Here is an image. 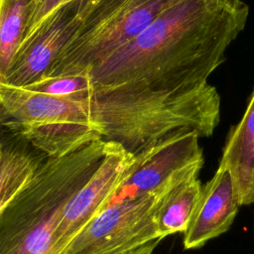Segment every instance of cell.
Segmentation results:
<instances>
[{
  "label": "cell",
  "mask_w": 254,
  "mask_h": 254,
  "mask_svg": "<svg viewBox=\"0 0 254 254\" xmlns=\"http://www.w3.org/2000/svg\"><path fill=\"white\" fill-rule=\"evenodd\" d=\"M248 15L242 0H179L89 76L98 86H201L224 62L226 49L243 31Z\"/></svg>",
  "instance_id": "obj_1"
},
{
  "label": "cell",
  "mask_w": 254,
  "mask_h": 254,
  "mask_svg": "<svg viewBox=\"0 0 254 254\" xmlns=\"http://www.w3.org/2000/svg\"><path fill=\"white\" fill-rule=\"evenodd\" d=\"M74 95L100 127L102 139L134 155L181 131L209 137L220 116V96L208 83L179 90L94 85Z\"/></svg>",
  "instance_id": "obj_2"
},
{
  "label": "cell",
  "mask_w": 254,
  "mask_h": 254,
  "mask_svg": "<svg viewBox=\"0 0 254 254\" xmlns=\"http://www.w3.org/2000/svg\"><path fill=\"white\" fill-rule=\"evenodd\" d=\"M105 149L100 139L45 159L31 183L0 210V254H54L67 206L101 164Z\"/></svg>",
  "instance_id": "obj_3"
},
{
  "label": "cell",
  "mask_w": 254,
  "mask_h": 254,
  "mask_svg": "<svg viewBox=\"0 0 254 254\" xmlns=\"http://www.w3.org/2000/svg\"><path fill=\"white\" fill-rule=\"evenodd\" d=\"M1 122L47 157H63L102 139L77 96H54L0 83Z\"/></svg>",
  "instance_id": "obj_4"
},
{
  "label": "cell",
  "mask_w": 254,
  "mask_h": 254,
  "mask_svg": "<svg viewBox=\"0 0 254 254\" xmlns=\"http://www.w3.org/2000/svg\"><path fill=\"white\" fill-rule=\"evenodd\" d=\"M179 0H82L80 23L42 77L90 72Z\"/></svg>",
  "instance_id": "obj_5"
},
{
  "label": "cell",
  "mask_w": 254,
  "mask_h": 254,
  "mask_svg": "<svg viewBox=\"0 0 254 254\" xmlns=\"http://www.w3.org/2000/svg\"><path fill=\"white\" fill-rule=\"evenodd\" d=\"M163 190L105 207L60 254H125L162 239L155 214Z\"/></svg>",
  "instance_id": "obj_6"
},
{
  "label": "cell",
  "mask_w": 254,
  "mask_h": 254,
  "mask_svg": "<svg viewBox=\"0 0 254 254\" xmlns=\"http://www.w3.org/2000/svg\"><path fill=\"white\" fill-rule=\"evenodd\" d=\"M199 138L196 132L181 131L136 154L107 206L157 193L182 172L203 164Z\"/></svg>",
  "instance_id": "obj_7"
},
{
  "label": "cell",
  "mask_w": 254,
  "mask_h": 254,
  "mask_svg": "<svg viewBox=\"0 0 254 254\" xmlns=\"http://www.w3.org/2000/svg\"><path fill=\"white\" fill-rule=\"evenodd\" d=\"M135 155L118 143L106 141L105 156L89 180L75 193L55 234L54 254H60L71 239L109 203Z\"/></svg>",
  "instance_id": "obj_8"
},
{
  "label": "cell",
  "mask_w": 254,
  "mask_h": 254,
  "mask_svg": "<svg viewBox=\"0 0 254 254\" xmlns=\"http://www.w3.org/2000/svg\"><path fill=\"white\" fill-rule=\"evenodd\" d=\"M82 0L65 4L51 15L18 49L0 83L26 87L40 79L75 33Z\"/></svg>",
  "instance_id": "obj_9"
},
{
  "label": "cell",
  "mask_w": 254,
  "mask_h": 254,
  "mask_svg": "<svg viewBox=\"0 0 254 254\" xmlns=\"http://www.w3.org/2000/svg\"><path fill=\"white\" fill-rule=\"evenodd\" d=\"M241 206L229 171L218 166L213 177L201 188L200 196L184 232L185 249L202 247L225 233Z\"/></svg>",
  "instance_id": "obj_10"
},
{
  "label": "cell",
  "mask_w": 254,
  "mask_h": 254,
  "mask_svg": "<svg viewBox=\"0 0 254 254\" xmlns=\"http://www.w3.org/2000/svg\"><path fill=\"white\" fill-rule=\"evenodd\" d=\"M219 166L229 171L241 205L254 203V90L243 117L227 136Z\"/></svg>",
  "instance_id": "obj_11"
},
{
  "label": "cell",
  "mask_w": 254,
  "mask_h": 254,
  "mask_svg": "<svg viewBox=\"0 0 254 254\" xmlns=\"http://www.w3.org/2000/svg\"><path fill=\"white\" fill-rule=\"evenodd\" d=\"M202 165L182 172L162 191L155 214L162 239L187 230L201 192L198 174Z\"/></svg>",
  "instance_id": "obj_12"
},
{
  "label": "cell",
  "mask_w": 254,
  "mask_h": 254,
  "mask_svg": "<svg viewBox=\"0 0 254 254\" xmlns=\"http://www.w3.org/2000/svg\"><path fill=\"white\" fill-rule=\"evenodd\" d=\"M44 161L27 148L2 139L0 147V210L31 183Z\"/></svg>",
  "instance_id": "obj_13"
},
{
  "label": "cell",
  "mask_w": 254,
  "mask_h": 254,
  "mask_svg": "<svg viewBox=\"0 0 254 254\" xmlns=\"http://www.w3.org/2000/svg\"><path fill=\"white\" fill-rule=\"evenodd\" d=\"M31 0H0V77L9 69L21 46Z\"/></svg>",
  "instance_id": "obj_14"
},
{
  "label": "cell",
  "mask_w": 254,
  "mask_h": 254,
  "mask_svg": "<svg viewBox=\"0 0 254 254\" xmlns=\"http://www.w3.org/2000/svg\"><path fill=\"white\" fill-rule=\"evenodd\" d=\"M94 85L87 71L72 75L41 77L26 88L54 96H71L90 90Z\"/></svg>",
  "instance_id": "obj_15"
},
{
  "label": "cell",
  "mask_w": 254,
  "mask_h": 254,
  "mask_svg": "<svg viewBox=\"0 0 254 254\" xmlns=\"http://www.w3.org/2000/svg\"><path fill=\"white\" fill-rule=\"evenodd\" d=\"M74 0H31L23 43L28 41L39 27L57 10Z\"/></svg>",
  "instance_id": "obj_16"
},
{
  "label": "cell",
  "mask_w": 254,
  "mask_h": 254,
  "mask_svg": "<svg viewBox=\"0 0 254 254\" xmlns=\"http://www.w3.org/2000/svg\"><path fill=\"white\" fill-rule=\"evenodd\" d=\"M162 239L158 238L156 240H153L152 242L144 245V246H141L137 249H134L128 253H125V254H153L154 250L156 249V247L158 246V244L160 243Z\"/></svg>",
  "instance_id": "obj_17"
}]
</instances>
